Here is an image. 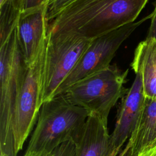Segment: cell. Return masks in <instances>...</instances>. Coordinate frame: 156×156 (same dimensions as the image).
I'll return each mask as SVG.
<instances>
[{"label":"cell","instance_id":"cell-1","mask_svg":"<svg viewBox=\"0 0 156 156\" xmlns=\"http://www.w3.org/2000/svg\"><path fill=\"white\" fill-rule=\"evenodd\" d=\"M147 1L74 0L48 23L47 35H73L93 40L134 22Z\"/></svg>","mask_w":156,"mask_h":156},{"label":"cell","instance_id":"cell-2","mask_svg":"<svg viewBox=\"0 0 156 156\" xmlns=\"http://www.w3.org/2000/svg\"><path fill=\"white\" fill-rule=\"evenodd\" d=\"M89 115L63 94L45 101L23 156H49L60 144L79 136Z\"/></svg>","mask_w":156,"mask_h":156},{"label":"cell","instance_id":"cell-3","mask_svg":"<svg viewBox=\"0 0 156 156\" xmlns=\"http://www.w3.org/2000/svg\"><path fill=\"white\" fill-rule=\"evenodd\" d=\"M26 69L15 28L0 45V151L9 156H17L13 145L12 122Z\"/></svg>","mask_w":156,"mask_h":156},{"label":"cell","instance_id":"cell-4","mask_svg":"<svg viewBox=\"0 0 156 156\" xmlns=\"http://www.w3.org/2000/svg\"><path fill=\"white\" fill-rule=\"evenodd\" d=\"M128 69L122 71L116 66L107 68L76 82L62 94L72 104L108 120L111 110L126 94Z\"/></svg>","mask_w":156,"mask_h":156},{"label":"cell","instance_id":"cell-5","mask_svg":"<svg viewBox=\"0 0 156 156\" xmlns=\"http://www.w3.org/2000/svg\"><path fill=\"white\" fill-rule=\"evenodd\" d=\"M47 38L32 62L27 65L23 85L14 108L12 133L16 154L33 130L43 104V73Z\"/></svg>","mask_w":156,"mask_h":156},{"label":"cell","instance_id":"cell-6","mask_svg":"<svg viewBox=\"0 0 156 156\" xmlns=\"http://www.w3.org/2000/svg\"><path fill=\"white\" fill-rule=\"evenodd\" d=\"M91 41V40L73 35H47L43 73V102L57 96L60 87Z\"/></svg>","mask_w":156,"mask_h":156},{"label":"cell","instance_id":"cell-7","mask_svg":"<svg viewBox=\"0 0 156 156\" xmlns=\"http://www.w3.org/2000/svg\"><path fill=\"white\" fill-rule=\"evenodd\" d=\"M151 16L152 13L138 21L127 24L91 40L74 69L60 87L57 96L63 94L76 82L109 66L121 44L142 23L151 19Z\"/></svg>","mask_w":156,"mask_h":156},{"label":"cell","instance_id":"cell-8","mask_svg":"<svg viewBox=\"0 0 156 156\" xmlns=\"http://www.w3.org/2000/svg\"><path fill=\"white\" fill-rule=\"evenodd\" d=\"M48 5L23 11L17 22L18 41L27 65L35 58L47 38Z\"/></svg>","mask_w":156,"mask_h":156},{"label":"cell","instance_id":"cell-9","mask_svg":"<svg viewBox=\"0 0 156 156\" xmlns=\"http://www.w3.org/2000/svg\"><path fill=\"white\" fill-rule=\"evenodd\" d=\"M144 99L141 75L140 73H135V78L131 87L122 98L115 127L111 134L114 146L120 152L133 131Z\"/></svg>","mask_w":156,"mask_h":156},{"label":"cell","instance_id":"cell-10","mask_svg":"<svg viewBox=\"0 0 156 156\" xmlns=\"http://www.w3.org/2000/svg\"><path fill=\"white\" fill-rule=\"evenodd\" d=\"M108 120L89 114L82 132L75 141L76 156H118L108 129Z\"/></svg>","mask_w":156,"mask_h":156},{"label":"cell","instance_id":"cell-11","mask_svg":"<svg viewBox=\"0 0 156 156\" xmlns=\"http://www.w3.org/2000/svg\"><path fill=\"white\" fill-rule=\"evenodd\" d=\"M131 156L156 146V99L146 98L133 131L127 143Z\"/></svg>","mask_w":156,"mask_h":156},{"label":"cell","instance_id":"cell-12","mask_svg":"<svg viewBox=\"0 0 156 156\" xmlns=\"http://www.w3.org/2000/svg\"><path fill=\"white\" fill-rule=\"evenodd\" d=\"M134 73L142 77L146 98L156 99V40L146 38L136 48L131 63Z\"/></svg>","mask_w":156,"mask_h":156},{"label":"cell","instance_id":"cell-13","mask_svg":"<svg viewBox=\"0 0 156 156\" xmlns=\"http://www.w3.org/2000/svg\"><path fill=\"white\" fill-rule=\"evenodd\" d=\"M23 8V0H0V45L15 29Z\"/></svg>","mask_w":156,"mask_h":156},{"label":"cell","instance_id":"cell-14","mask_svg":"<svg viewBox=\"0 0 156 156\" xmlns=\"http://www.w3.org/2000/svg\"><path fill=\"white\" fill-rule=\"evenodd\" d=\"M76 142L70 140L58 146L49 156H76Z\"/></svg>","mask_w":156,"mask_h":156},{"label":"cell","instance_id":"cell-15","mask_svg":"<svg viewBox=\"0 0 156 156\" xmlns=\"http://www.w3.org/2000/svg\"><path fill=\"white\" fill-rule=\"evenodd\" d=\"M74 0H51L48 5L47 17L48 23L64 7Z\"/></svg>","mask_w":156,"mask_h":156},{"label":"cell","instance_id":"cell-16","mask_svg":"<svg viewBox=\"0 0 156 156\" xmlns=\"http://www.w3.org/2000/svg\"><path fill=\"white\" fill-rule=\"evenodd\" d=\"M51 0H23V11L48 5ZM22 11V12H23Z\"/></svg>","mask_w":156,"mask_h":156},{"label":"cell","instance_id":"cell-17","mask_svg":"<svg viewBox=\"0 0 156 156\" xmlns=\"http://www.w3.org/2000/svg\"><path fill=\"white\" fill-rule=\"evenodd\" d=\"M151 13V24L146 38H153L156 40V1L154 4V9Z\"/></svg>","mask_w":156,"mask_h":156},{"label":"cell","instance_id":"cell-18","mask_svg":"<svg viewBox=\"0 0 156 156\" xmlns=\"http://www.w3.org/2000/svg\"><path fill=\"white\" fill-rule=\"evenodd\" d=\"M136 156H156V146L142 151Z\"/></svg>","mask_w":156,"mask_h":156},{"label":"cell","instance_id":"cell-19","mask_svg":"<svg viewBox=\"0 0 156 156\" xmlns=\"http://www.w3.org/2000/svg\"><path fill=\"white\" fill-rule=\"evenodd\" d=\"M118 156H131L130 147L127 144H126L124 149L123 150H122V151L120 152V154L118 155Z\"/></svg>","mask_w":156,"mask_h":156},{"label":"cell","instance_id":"cell-20","mask_svg":"<svg viewBox=\"0 0 156 156\" xmlns=\"http://www.w3.org/2000/svg\"><path fill=\"white\" fill-rule=\"evenodd\" d=\"M0 156H9L7 154H5V153H2V152H1V154H0Z\"/></svg>","mask_w":156,"mask_h":156},{"label":"cell","instance_id":"cell-21","mask_svg":"<svg viewBox=\"0 0 156 156\" xmlns=\"http://www.w3.org/2000/svg\"></svg>","mask_w":156,"mask_h":156}]
</instances>
